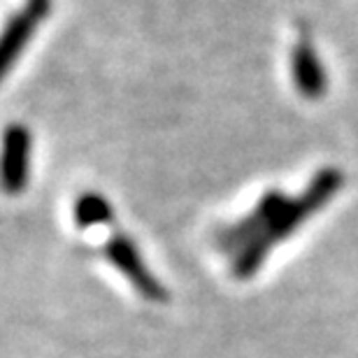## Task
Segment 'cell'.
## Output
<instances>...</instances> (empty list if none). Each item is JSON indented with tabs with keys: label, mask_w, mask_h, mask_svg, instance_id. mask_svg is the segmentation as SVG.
<instances>
[{
	"label": "cell",
	"mask_w": 358,
	"mask_h": 358,
	"mask_svg": "<svg viewBox=\"0 0 358 358\" xmlns=\"http://www.w3.org/2000/svg\"><path fill=\"white\" fill-rule=\"evenodd\" d=\"M28 156H31V133L21 124L5 128L3 138V186L10 196H17L28 184Z\"/></svg>",
	"instance_id": "3"
},
{
	"label": "cell",
	"mask_w": 358,
	"mask_h": 358,
	"mask_svg": "<svg viewBox=\"0 0 358 358\" xmlns=\"http://www.w3.org/2000/svg\"><path fill=\"white\" fill-rule=\"evenodd\" d=\"M105 256L145 300H152V303H166L170 298L166 286H163L159 279H156L154 272L145 266L138 247H135L133 240H128L124 233H117L107 240Z\"/></svg>",
	"instance_id": "2"
},
{
	"label": "cell",
	"mask_w": 358,
	"mask_h": 358,
	"mask_svg": "<svg viewBox=\"0 0 358 358\" xmlns=\"http://www.w3.org/2000/svg\"><path fill=\"white\" fill-rule=\"evenodd\" d=\"M73 219L80 231H87L91 226H103V224H110L114 219V210L107 200L100 196V193H82L75 203V210H73Z\"/></svg>",
	"instance_id": "6"
},
{
	"label": "cell",
	"mask_w": 358,
	"mask_h": 358,
	"mask_svg": "<svg viewBox=\"0 0 358 358\" xmlns=\"http://www.w3.org/2000/svg\"><path fill=\"white\" fill-rule=\"evenodd\" d=\"M342 182L345 177L338 168H324L298 198L284 196L282 191H268L245 219L224 228L217 242L221 252L233 256V275L252 279L263 268L270 249L317 214L342 189Z\"/></svg>",
	"instance_id": "1"
},
{
	"label": "cell",
	"mask_w": 358,
	"mask_h": 358,
	"mask_svg": "<svg viewBox=\"0 0 358 358\" xmlns=\"http://www.w3.org/2000/svg\"><path fill=\"white\" fill-rule=\"evenodd\" d=\"M49 7H52V0H26V10L31 12L38 21L42 17H47Z\"/></svg>",
	"instance_id": "7"
},
{
	"label": "cell",
	"mask_w": 358,
	"mask_h": 358,
	"mask_svg": "<svg viewBox=\"0 0 358 358\" xmlns=\"http://www.w3.org/2000/svg\"><path fill=\"white\" fill-rule=\"evenodd\" d=\"M291 77L307 100H319L326 93V73L307 38H300L291 49Z\"/></svg>",
	"instance_id": "4"
},
{
	"label": "cell",
	"mask_w": 358,
	"mask_h": 358,
	"mask_svg": "<svg viewBox=\"0 0 358 358\" xmlns=\"http://www.w3.org/2000/svg\"><path fill=\"white\" fill-rule=\"evenodd\" d=\"M35 24H38V19L28 10L21 14H14V17L7 21L3 42H0V68H3V75L10 73L12 66L17 63L21 52H24V47L28 45V40H31Z\"/></svg>",
	"instance_id": "5"
}]
</instances>
